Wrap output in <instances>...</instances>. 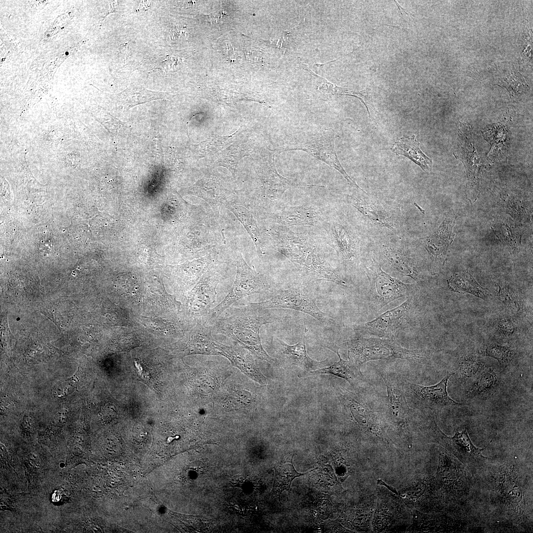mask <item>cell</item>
I'll list each match as a JSON object with an SVG mask.
<instances>
[{
	"instance_id": "1",
	"label": "cell",
	"mask_w": 533,
	"mask_h": 533,
	"mask_svg": "<svg viewBox=\"0 0 533 533\" xmlns=\"http://www.w3.org/2000/svg\"><path fill=\"white\" fill-rule=\"evenodd\" d=\"M268 234L276 250L293 263L308 281L323 280L347 285L310 235L277 224L269 228Z\"/></svg>"
},
{
	"instance_id": "2",
	"label": "cell",
	"mask_w": 533,
	"mask_h": 533,
	"mask_svg": "<svg viewBox=\"0 0 533 533\" xmlns=\"http://www.w3.org/2000/svg\"><path fill=\"white\" fill-rule=\"evenodd\" d=\"M264 310L249 305L234 309L229 316L215 320L212 329L235 341L259 359L272 363L274 360L264 349L259 333L263 325L274 321Z\"/></svg>"
},
{
	"instance_id": "3",
	"label": "cell",
	"mask_w": 533,
	"mask_h": 533,
	"mask_svg": "<svg viewBox=\"0 0 533 533\" xmlns=\"http://www.w3.org/2000/svg\"><path fill=\"white\" fill-rule=\"evenodd\" d=\"M348 360L360 369L371 360L407 359L411 361L423 359L426 356L421 350L403 348L391 339L358 337L347 341Z\"/></svg>"
},
{
	"instance_id": "4",
	"label": "cell",
	"mask_w": 533,
	"mask_h": 533,
	"mask_svg": "<svg viewBox=\"0 0 533 533\" xmlns=\"http://www.w3.org/2000/svg\"><path fill=\"white\" fill-rule=\"evenodd\" d=\"M236 265L233 285L224 299L211 309L207 322H214L232 305L247 296L273 291V286L266 276L252 269L240 253L236 255Z\"/></svg>"
},
{
	"instance_id": "5",
	"label": "cell",
	"mask_w": 533,
	"mask_h": 533,
	"mask_svg": "<svg viewBox=\"0 0 533 533\" xmlns=\"http://www.w3.org/2000/svg\"><path fill=\"white\" fill-rule=\"evenodd\" d=\"M328 244L335 250L340 262L347 270L359 263L360 244L356 233L340 217H327L321 225Z\"/></svg>"
},
{
	"instance_id": "6",
	"label": "cell",
	"mask_w": 533,
	"mask_h": 533,
	"mask_svg": "<svg viewBox=\"0 0 533 533\" xmlns=\"http://www.w3.org/2000/svg\"><path fill=\"white\" fill-rule=\"evenodd\" d=\"M249 305L260 310L276 308L294 309L308 314L322 323L332 320L317 305L311 291L304 286H295L287 289L278 290L266 301L250 303Z\"/></svg>"
},
{
	"instance_id": "7",
	"label": "cell",
	"mask_w": 533,
	"mask_h": 533,
	"mask_svg": "<svg viewBox=\"0 0 533 533\" xmlns=\"http://www.w3.org/2000/svg\"><path fill=\"white\" fill-rule=\"evenodd\" d=\"M335 136L333 129H321L309 135L304 141L293 144L284 151L299 150L307 152L339 171L350 186L360 189L345 171L338 157L335 149Z\"/></svg>"
},
{
	"instance_id": "8",
	"label": "cell",
	"mask_w": 533,
	"mask_h": 533,
	"mask_svg": "<svg viewBox=\"0 0 533 533\" xmlns=\"http://www.w3.org/2000/svg\"><path fill=\"white\" fill-rule=\"evenodd\" d=\"M224 272V265L216 261L204 273L190 294L189 306L198 322H207L209 313L215 302L217 286Z\"/></svg>"
},
{
	"instance_id": "9",
	"label": "cell",
	"mask_w": 533,
	"mask_h": 533,
	"mask_svg": "<svg viewBox=\"0 0 533 533\" xmlns=\"http://www.w3.org/2000/svg\"><path fill=\"white\" fill-rule=\"evenodd\" d=\"M372 302L381 308L391 302L407 295L413 285L404 283L383 271L373 260L367 267Z\"/></svg>"
},
{
	"instance_id": "10",
	"label": "cell",
	"mask_w": 533,
	"mask_h": 533,
	"mask_svg": "<svg viewBox=\"0 0 533 533\" xmlns=\"http://www.w3.org/2000/svg\"><path fill=\"white\" fill-rule=\"evenodd\" d=\"M387 393L388 419L403 440L411 443V414L403 384L383 376Z\"/></svg>"
},
{
	"instance_id": "11",
	"label": "cell",
	"mask_w": 533,
	"mask_h": 533,
	"mask_svg": "<svg viewBox=\"0 0 533 533\" xmlns=\"http://www.w3.org/2000/svg\"><path fill=\"white\" fill-rule=\"evenodd\" d=\"M411 306L407 300L398 306L388 310L375 319L354 326V330L363 335L392 339L407 322Z\"/></svg>"
},
{
	"instance_id": "12",
	"label": "cell",
	"mask_w": 533,
	"mask_h": 533,
	"mask_svg": "<svg viewBox=\"0 0 533 533\" xmlns=\"http://www.w3.org/2000/svg\"><path fill=\"white\" fill-rule=\"evenodd\" d=\"M431 431L437 442L464 464L471 465L480 463L487 458L482 455V452L486 448L480 449L476 447L471 441L466 429L460 432L456 431L453 437H449L440 430L433 420Z\"/></svg>"
},
{
	"instance_id": "13",
	"label": "cell",
	"mask_w": 533,
	"mask_h": 533,
	"mask_svg": "<svg viewBox=\"0 0 533 533\" xmlns=\"http://www.w3.org/2000/svg\"><path fill=\"white\" fill-rule=\"evenodd\" d=\"M271 216L275 224L287 227L302 225L321 226L327 217L319 205L312 203L286 206L275 211Z\"/></svg>"
},
{
	"instance_id": "14",
	"label": "cell",
	"mask_w": 533,
	"mask_h": 533,
	"mask_svg": "<svg viewBox=\"0 0 533 533\" xmlns=\"http://www.w3.org/2000/svg\"><path fill=\"white\" fill-rule=\"evenodd\" d=\"M259 177L261 184V192L256 207L260 209H266L274 204L286 190L291 187L313 186L301 185L291 182L277 172L272 162L262 167Z\"/></svg>"
},
{
	"instance_id": "15",
	"label": "cell",
	"mask_w": 533,
	"mask_h": 533,
	"mask_svg": "<svg viewBox=\"0 0 533 533\" xmlns=\"http://www.w3.org/2000/svg\"><path fill=\"white\" fill-rule=\"evenodd\" d=\"M454 374H448L433 385L423 386L411 383L409 389L412 395L420 406L433 410L461 405L452 399L447 390L448 381Z\"/></svg>"
},
{
	"instance_id": "16",
	"label": "cell",
	"mask_w": 533,
	"mask_h": 533,
	"mask_svg": "<svg viewBox=\"0 0 533 533\" xmlns=\"http://www.w3.org/2000/svg\"><path fill=\"white\" fill-rule=\"evenodd\" d=\"M307 331L305 326L302 340L294 345L288 344L277 338L274 342L278 354L282 361L289 365L297 366L305 371L308 372L325 367L328 363V359L324 361H317L308 355L305 345V334Z\"/></svg>"
},
{
	"instance_id": "17",
	"label": "cell",
	"mask_w": 533,
	"mask_h": 533,
	"mask_svg": "<svg viewBox=\"0 0 533 533\" xmlns=\"http://www.w3.org/2000/svg\"><path fill=\"white\" fill-rule=\"evenodd\" d=\"M223 205L243 226L255 244L259 256L262 257L265 255L266 250V238L259 227L253 213L249 209L248 205L228 200H226Z\"/></svg>"
},
{
	"instance_id": "18",
	"label": "cell",
	"mask_w": 533,
	"mask_h": 533,
	"mask_svg": "<svg viewBox=\"0 0 533 533\" xmlns=\"http://www.w3.org/2000/svg\"><path fill=\"white\" fill-rule=\"evenodd\" d=\"M218 349L221 355L228 358L233 366L259 384H266V378L260 371L249 350L243 347L227 346L219 343Z\"/></svg>"
},
{
	"instance_id": "19",
	"label": "cell",
	"mask_w": 533,
	"mask_h": 533,
	"mask_svg": "<svg viewBox=\"0 0 533 533\" xmlns=\"http://www.w3.org/2000/svg\"><path fill=\"white\" fill-rule=\"evenodd\" d=\"M346 199L349 204L356 208L365 217L377 225L393 230V222L388 214L381 206L368 197L366 192L362 189H357L355 193L347 195Z\"/></svg>"
},
{
	"instance_id": "20",
	"label": "cell",
	"mask_w": 533,
	"mask_h": 533,
	"mask_svg": "<svg viewBox=\"0 0 533 533\" xmlns=\"http://www.w3.org/2000/svg\"><path fill=\"white\" fill-rule=\"evenodd\" d=\"M211 329L205 323L198 322L187 338L184 350L189 354L221 356L218 342L213 338Z\"/></svg>"
},
{
	"instance_id": "21",
	"label": "cell",
	"mask_w": 533,
	"mask_h": 533,
	"mask_svg": "<svg viewBox=\"0 0 533 533\" xmlns=\"http://www.w3.org/2000/svg\"><path fill=\"white\" fill-rule=\"evenodd\" d=\"M456 217L454 213H449L436 234L427 238V248L430 256L438 267H442L447 249L442 243L449 246L453 241L452 228Z\"/></svg>"
},
{
	"instance_id": "22",
	"label": "cell",
	"mask_w": 533,
	"mask_h": 533,
	"mask_svg": "<svg viewBox=\"0 0 533 533\" xmlns=\"http://www.w3.org/2000/svg\"><path fill=\"white\" fill-rule=\"evenodd\" d=\"M349 409L355 420L367 434L377 439L387 441L380 422L368 406L358 400H351Z\"/></svg>"
},
{
	"instance_id": "23",
	"label": "cell",
	"mask_w": 533,
	"mask_h": 533,
	"mask_svg": "<svg viewBox=\"0 0 533 533\" xmlns=\"http://www.w3.org/2000/svg\"><path fill=\"white\" fill-rule=\"evenodd\" d=\"M324 346L336 353L339 361L328 367L306 372L305 376L329 374L344 379L350 384H354L356 380L361 376L360 369L354 366L349 360L345 361L342 359L339 353V347L336 344L329 343Z\"/></svg>"
},
{
	"instance_id": "24",
	"label": "cell",
	"mask_w": 533,
	"mask_h": 533,
	"mask_svg": "<svg viewBox=\"0 0 533 533\" xmlns=\"http://www.w3.org/2000/svg\"><path fill=\"white\" fill-rule=\"evenodd\" d=\"M116 96L120 106L125 110H128L139 104L165 99L168 94L149 90L142 85L130 84Z\"/></svg>"
},
{
	"instance_id": "25",
	"label": "cell",
	"mask_w": 533,
	"mask_h": 533,
	"mask_svg": "<svg viewBox=\"0 0 533 533\" xmlns=\"http://www.w3.org/2000/svg\"><path fill=\"white\" fill-rule=\"evenodd\" d=\"M391 150L397 155H402L409 158L424 171L428 170L431 167L432 159L421 151L419 143L415 135L403 136L394 143Z\"/></svg>"
},
{
	"instance_id": "26",
	"label": "cell",
	"mask_w": 533,
	"mask_h": 533,
	"mask_svg": "<svg viewBox=\"0 0 533 533\" xmlns=\"http://www.w3.org/2000/svg\"><path fill=\"white\" fill-rule=\"evenodd\" d=\"M447 284L453 292L470 293L483 300H487L490 295L488 291L480 285L468 271L455 274L448 280Z\"/></svg>"
},
{
	"instance_id": "27",
	"label": "cell",
	"mask_w": 533,
	"mask_h": 533,
	"mask_svg": "<svg viewBox=\"0 0 533 533\" xmlns=\"http://www.w3.org/2000/svg\"><path fill=\"white\" fill-rule=\"evenodd\" d=\"M496 373L492 368L483 370L466 391L467 398H473L483 396L494 390L497 384Z\"/></svg>"
},
{
	"instance_id": "28",
	"label": "cell",
	"mask_w": 533,
	"mask_h": 533,
	"mask_svg": "<svg viewBox=\"0 0 533 533\" xmlns=\"http://www.w3.org/2000/svg\"><path fill=\"white\" fill-rule=\"evenodd\" d=\"M385 255L389 263L399 272L415 280L419 279L416 266L406 253L398 249L389 248L387 249Z\"/></svg>"
},
{
	"instance_id": "29",
	"label": "cell",
	"mask_w": 533,
	"mask_h": 533,
	"mask_svg": "<svg viewBox=\"0 0 533 533\" xmlns=\"http://www.w3.org/2000/svg\"><path fill=\"white\" fill-rule=\"evenodd\" d=\"M307 473L298 472L294 467L293 460L290 463L278 466L276 469L274 488L278 491L279 496L283 491L291 488L292 482L295 478Z\"/></svg>"
},
{
	"instance_id": "30",
	"label": "cell",
	"mask_w": 533,
	"mask_h": 533,
	"mask_svg": "<svg viewBox=\"0 0 533 533\" xmlns=\"http://www.w3.org/2000/svg\"><path fill=\"white\" fill-rule=\"evenodd\" d=\"M254 401L252 394L246 390H235L228 394L223 401V408L227 411L248 408Z\"/></svg>"
},
{
	"instance_id": "31",
	"label": "cell",
	"mask_w": 533,
	"mask_h": 533,
	"mask_svg": "<svg viewBox=\"0 0 533 533\" xmlns=\"http://www.w3.org/2000/svg\"><path fill=\"white\" fill-rule=\"evenodd\" d=\"M495 289L497 298L507 307L515 313L523 311L521 301L507 285L496 284Z\"/></svg>"
},
{
	"instance_id": "32",
	"label": "cell",
	"mask_w": 533,
	"mask_h": 533,
	"mask_svg": "<svg viewBox=\"0 0 533 533\" xmlns=\"http://www.w3.org/2000/svg\"><path fill=\"white\" fill-rule=\"evenodd\" d=\"M486 354L497 360L501 369H505L511 363L514 351L509 347L498 344H491L486 349Z\"/></svg>"
},
{
	"instance_id": "33",
	"label": "cell",
	"mask_w": 533,
	"mask_h": 533,
	"mask_svg": "<svg viewBox=\"0 0 533 533\" xmlns=\"http://www.w3.org/2000/svg\"><path fill=\"white\" fill-rule=\"evenodd\" d=\"M484 368L483 363L478 357L470 355L461 359L459 371L462 377L469 378L478 375Z\"/></svg>"
},
{
	"instance_id": "34",
	"label": "cell",
	"mask_w": 533,
	"mask_h": 533,
	"mask_svg": "<svg viewBox=\"0 0 533 533\" xmlns=\"http://www.w3.org/2000/svg\"><path fill=\"white\" fill-rule=\"evenodd\" d=\"M496 328L498 335L507 337L512 335L516 330L514 322L508 318L499 319L496 324Z\"/></svg>"
},
{
	"instance_id": "35",
	"label": "cell",
	"mask_w": 533,
	"mask_h": 533,
	"mask_svg": "<svg viewBox=\"0 0 533 533\" xmlns=\"http://www.w3.org/2000/svg\"><path fill=\"white\" fill-rule=\"evenodd\" d=\"M74 383L66 381V382L61 384L57 388L56 394L57 396L62 398L72 393L75 389Z\"/></svg>"
},
{
	"instance_id": "36",
	"label": "cell",
	"mask_w": 533,
	"mask_h": 533,
	"mask_svg": "<svg viewBox=\"0 0 533 533\" xmlns=\"http://www.w3.org/2000/svg\"><path fill=\"white\" fill-rule=\"evenodd\" d=\"M186 30L185 27L178 28L176 26H173L170 32V38L171 39H176L180 38L181 37H183L184 38H187L188 36V33Z\"/></svg>"
},
{
	"instance_id": "37",
	"label": "cell",
	"mask_w": 533,
	"mask_h": 533,
	"mask_svg": "<svg viewBox=\"0 0 533 533\" xmlns=\"http://www.w3.org/2000/svg\"><path fill=\"white\" fill-rule=\"evenodd\" d=\"M68 411L65 409L59 411L53 419V424L61 425L65 423L68 417Z\"/></svg>"
},
{
	"instance_id": "38",
	"label": "cell",
	"mask_w": 533,
	"mask_h": 533,
	"mask_svg": "<svg viewBox=\"0 0 533 533\" xmlns=\"http://www.w3.org/2000/svg\"><path fill=\"white\" fill-rule=\"evenodd\" d=\"M227 14L222 11H218L215 13H211L208 15L209 18V21L212 22L217 23H221L224 22L226 20V17Z\"/></svg>"
},
{
	"instance_id": "39",
	"label": "cell",
	"mask_w": 533,
	"mask_h": 533,
	"mask_svg": "<svg viewBox=\"0 0 533 533\" xmlns=\"http://www.w3.org/2000/svg\"><path fill=\"white\" fill-rule=\"evenodd\" d=\"M128 45L127 43L120 44L119 47V57L121 64L126 63L128 56Z\"/></svg>"
},
{
	"instance_id": "40",
	"label": "cell",
	"mask_w": 533,
	"mask_h": 533,
	"mask_svg": "<svg viewBox=\"0 0 533 533\" xmlns=\"http://www.w3.org/2000/svg\"><path fill=\"white\" fill-rule=\"evenodd\" d=\"M394 1L395 3V4L397 5L398 9L399 12L400 13V16L403 19V20L408 21L410 18H411V17H412L411 13H410L408 11H407L406 9H404L397 2V1L394 0Z\"/></svg>"
},
{
	"instance_id": "41",
	"label": "cell",
	"mask_w": 533,
	"mask_h": 533,
	"mask_svg": "<svg viewBox=\"0 0 533 533\" xmlns=\"http://www.w3.org/2000/svg\"><path fill=\"white\" fill-rule=\"evenodd\" d=\"M152 4L151 1L143 0L139 4L136 9V12L143 11L148 10Z\"/></svg>"
},
{
	"instance_id": "42",
	"label": "cell",
	"mask_w": 533,
	"mask_h": 533,
	"mask_svg": "<svg viewBox=\"0 0 533 533\" xmlns=\"http://www.w3.org/2000/svg\"><path fill=\"white\" fill-rule=\"evenodd\" d=\"M79 376H80V371H79V368H78V369L76 370V371L74 374V375L73 376H72L71 377L68 378L66 380V381H71V382H74V383H75V382L77 381L78 380V378L79 377Z\"/></svg>"
},
{
	"instance_id": "43",
	"label": "cell",
	"mask_w": 533,
	"mask_h": 533,
	"mask_svg": "<svg viewBox=\"0 0 533 533\" xmlns=\"http://www.w3.org/2000/svg\"><path fill=\"white\" fill-rule=\"evenodd\" d=\"M379 481H380V482H381V483H382V484H383V485H385V486H387L386 485L385 483H384L383 482H382V481H381V480H379ZM390 488H391V487H389V486H388V489H389V490H392V491L393 492H394V493H395V494H396L397 495H398V493H397V492L396 491L395 492V490H392V489H390Z\"/></svg>"
},
{
	"instance_id": "44",
	"label": "cell",
	"mask_w": 533,
	"mask_h": 533,
	"mask_svg": "<svg viewBox=\"0 0 533 533\" xmlns=\"http://www.w3.org/2000/svg\"><path fill=\"white\" fill-rule=\"evenodd\" d=\"M68 54H69V52H66L65 53V55H68Z\"/></svg>"
}]
</instances>
